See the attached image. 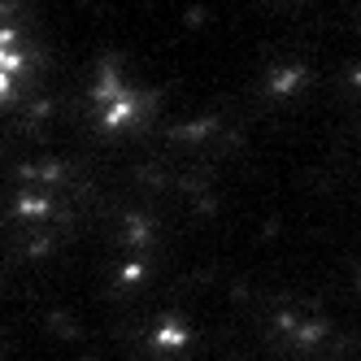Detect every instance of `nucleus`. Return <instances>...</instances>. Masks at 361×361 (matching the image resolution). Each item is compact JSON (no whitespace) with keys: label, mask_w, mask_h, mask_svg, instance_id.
<instances>
[{"label":"nucleus","mask_w":361,"mask_h":361,"mask_svg":"<svg viewBox=\"0 0 361 361\" xmlns=\"http://www.w3.org/2000/svg\"><path fill=\"white\" fill-rule=\"evenodd\" d=\"M96 114L105 126H126V122H135V96L131 87H122L114 74H105L96 87Z\"/></svg>","instance_id":"nucleus-1"},{"label":"nucleus","mask_w":361,"mask_h":361,"mask_svg":"<svg viewBox=\"0 0 361 361\" xmlns=\"http://www.w3.org/2000/svg\"><path fill=\"white\" fill-rule=\"evenodd\" d=\"M22 48H18V39H13V31H5L0 27V96H9L13 87H18V79H22Z\"/></svg>","instance_id":"nucleus-2"}]
</instances>
